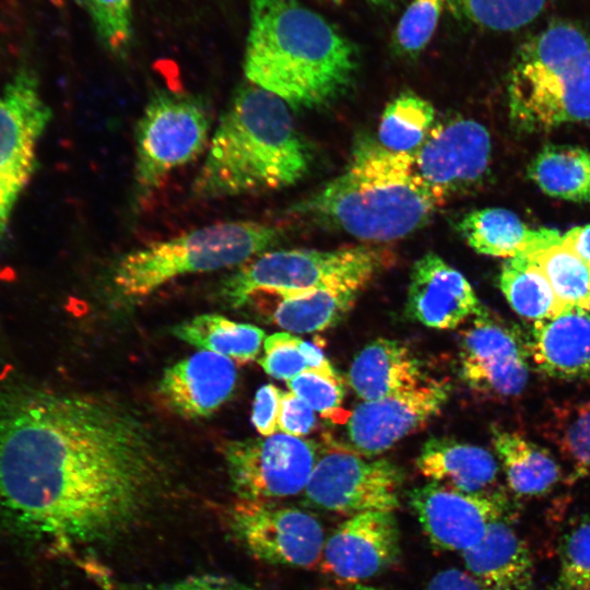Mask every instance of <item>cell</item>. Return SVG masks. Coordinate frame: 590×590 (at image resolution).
I'll use <instances>...</instances> for the list:
<instances>
[{"instance_id":"obj_21","label":"cell","mask_w":590,"mask_h":590,"mask_svg":"<svg viewBox=\"0 0 590 590\" xmlns=\"http://www.w3.org/2000/svg\"><path fill=\"white\" fill-rule=\"evenodd\" d=\"M462 558L484 590L534 588L529 548L502 519L491 523L481 541L462 552Z\"/></svg>"},{"instance_id":"obj_40","label":"cell","mask_w":590,"mask_h":590,"mask_svg":"<svg viewBox=\"0 0 590 590\" xmlns=\"http://www.w3.org/2000/svg\"><path fill=\"white\" fill-rule=\"evenodd\" d=\"M316 425L315 411L292 391L282 392L279 412V430L302 438Z\"/></svg>"},{"instance_id":"obj_29","label":"cell","mask_w":590,"mask_h":590,"mask_svg":"<svg viewBox=\"0 0 590 590\" xmlns=\"http://www.w3.org/2000/svg\"><path fill=\"white\" fill-rule=\"evenodd\" d=\"M499 286L511 308L522 318L538 321L564 310L544 273L527 255L504 262Z\"/></svg>"},{"instance_id":"obj_7","label":"cell","mask_w":590,"mask_h":590,"mask_svg":"<svg viewBox=\"0 0 590 590\" xmlns=\"http://www.w3.org/2000/svg\"><path fill=\"white\" fill-rule=\"evenodd\" d=\"M211 125L209 103L200 95L165 88L151 95L135 125L134 208L172 170L190 163L208 148Z\"/></svg>"},{"instance_id":"obj_26","label":"cell","mask_w":590,"mask_h":590,"mask_svg":"<svg viewBox=\"0 0 590 590\" xmlns=\"http://www.w3.org/2000/svg\"><path fill=\"white\" fill-rule=\"evenodd\" d=\"M492 439L509 487L518 495L548 492L559 480L560 469L552 455L521 435L494 427Z\"/></svg>"},{"instance_id":"obj_35","label":"cell","mask_w":590,"mask_h":590,"mask_svg":"<svg viewBox=\"0 0 590 590\" xmlns=\"http://www.w3.org/2000/svg\"><path fill=\"white\" fill-rule=\"evenodd\" d=\"M96 38L113 57L125 59L133 45L132 0H83Z\"/></svg>"},{"instance_id":"obj_5","label":"cell","mask_w":590,"mask_h":590,"mask_svg":"<svg viewBox=\"0 0 590 590\" xmlns=\"http://www.w3.org/2000/svg\"><path fill=\"white\" fill-rule=\"evenodd\" d=\"M281 232L253 221L203 226L126 252L113 267L111 284L123 298H144L180 275L243 264L273 246Z\"/></svg>"},{"instance_id":"obj_22","label":"cell","mask_w":590,"mask_h":590,"mask_svg":"<svg viewBox=\"0 0 590 590\" xmlns=\"http://www.w3.org/2000/svg\"><path fill=\"white\" fill-rule=\"evenodd\" d=\"M415 464L430 482L469 494L489 493L498 475V464L488 450L450 437L428 438Z\"/></svg>"},{"instance_id":"obj_13","label":"cell","mask_w":590,"mask_h":590,"mask_svg":"<svg viewBox=\"0 0 590 590\" xmlns=\"http://www.w3.org/2000/svg\"><path fill=\"white\" fill-rule=\"evenodd\" d=\"M528 353L520 332L483 308L461 333L460 377L483 396H518L528 381Z\"/></svg>"},{"instance_id":"obj_45","label":"cell","mask_w":590,"mask_h":590,"mask_svg":"<svg viewBox=\"0 0 590 590\" xmlns=\"http://www.w3.org/2000/svg\"><path fill=\"white\" fill-rule=\"evenodd\" d=\"M350 590H385V589L374 587V586L363 585V583H356Z\"/></svg>"},{"instance_id":"obj_39","label":"cell","mask_w":590,"mask_h":590,"mask_svg":"<svg viewBox=\"0 0 590 590\" xmlns=\"http://www.w3.org/2000/svg\"><path fill=\"white\" fill-rule=\"evenodd\" d=\"M557 588L590 589V519L575 524L562 540Z\"/></svg>"},{"instance_id":"obj_42","label":"cell","mask_w":590,"mask_h":590,"mask_svg":"<svg viewBox=\"0 0 590 590\" xmlns=\"http://www.w3.org/2000/svg\"><path fill=\"white\" fill-rule=\"evenodd\" d=\"M137 590H256L233 578L216 575L189 576L175 581L146 585Z\"/></svg>"},{"instance_id":"obj_38","label":"cell","mask_w":590,"mask_h":590,"mask_svg":"<svg viewBox=\"0 0 590 590\" xmlns=\"http://www.w3.org/2000/svg\"><path fill=\"white\" fill-rule=\"evenodd\" d=\"M287 386L322 417L337 424L349 421L351 413L342 409L344 391L341 378L306 370L288 380Z\"/></svg>"},{"instance_id":"obj_33","label":"cell","mask_w":590,"mask_h":590,"mask_svg":"<svg viewBox=\"0 0 590 590\" xmlns=\"http://www.w3.org/2000/svg\"><path fill=\"white\" fill-rule=\"evenodd\" d=\"M263 351L259 363L273 378L288 381L306 370L340 378L317 345L291 332H275L268 335L263 342Z\"/></svg>"},{"instance_id":"obj_37","label":"cell","mask_w":590,"mask_h":590,"mask_svg":"<svg viewBox=\"0 0 590 590\" xmlns=\"http://www.w3.org/2000/svg\"><path fill=\"white\" fill-rule=\"evenodd\" d=\"M447 0H413L400 19L393 34L396 50L416 57L429 43Z\"/></svg>"},{"instance_id":"obj_41","label":"cell","mask_w":590,"mask_h":590,"mask_svg":"<svg viewBox=\"0 0 590 590\" xmlns=\"http://www.w3.org/2000/svg\"><path fill=\"white\" fill-rule=\"evenodd\" d=\"M281 396L282 391L272 384L263 385L256 392L251 422L263 437L272 436L279 430Z\"/></svg>"},{"instance_id":"obj_31","label":"cell","mask_w":590,"mask_h":590,"mask_svg":"<svg viewBox=\"0 0 590 590\" xmlns=\"http://www.w3.org/2000/svg\"><path fill=\"white\" fill-rule=\"evenodd\" d=\"M523 255L542 270L564 310L590 311V266L565 247L562 238Z\"/></svg>"},{"instance_id":"obj_18","label":"cell","mask_w":590,"mask_h":590,"mask_svg":"<svg viewBox=\"0 0 590 590\" xmlns=\"http://www.w3.org/2000/svg\"><path fill=\"white\" fill-rule=\"evenodd\" d=\"M483 309L465 276L435 252L413 264L405 315L438 330L455 329Z\"/></svg>"},{"instance_id":"obj_47","label":"cell","mask_w":590,"mask_h":590,"mask_svg":"<svg viewBox=\"0 0 590 590\" xmlns=\"http://www.w3.org/2000/svg\"><path fill=\"white\" fill-rule=\"evenodd\" d=\"M587 590H590V589H587Z\"/></svg>"},{"instance_id":"obj_9","label":"cell","mask_w":590,"mask_h":590,"mask_svg":"<svg viewBox=\"0 0 590 590\" xmlns=\"http://www.w3.org/2000/svg\"><path fill=\"white\" fill-rule=\"evenodd\" d=\"M402 483V470L394 462L335 446L318 458L304 496L309 506L341 515L392 512L399 507Z\"/></svg>"},{"instance_id":"obj_12","label":"cell","mask_w":590,"mask_h":590,"mask_svg":"<svg viewBox=\"0 0 590 590\" xmlns=\"http://www.w3.org/2000/svg\"><path fill=\"white\" fill-rule=\"evenodd\" d=\"M227 528L243 548L266 563L310 568L321 559L322 527L299 508L238 500L228 511Z\"/></svg>"},{"instance_id":"obj_44","label":"cell","mask_w":590,"mask_h":590,"mask_svg":"<svg viewBox=\"0 0 590 590\" xmlns=\"http://www.w3.org/2000/svg\"><path fill=\"white\" fill-rule=\"evenodd\" d=\"M562 243L590 266V224L569 229L562 236Z\"/></svg>"},{"instance_id":"obj_32","label":"cell","mask_w":590,"mask_h":590,"mask_svg":"<svg viewBox=\"0 0 590 590\" xmlns=\"http://www.w3.org/2000/svg\"><path fill=\"white\" fill-rule=\"evenodd\" d=\"M590 51V35L568 22L550 24L524 43L514 69L540 70L570 61Z\"/></svg>"},{"instance_id":"obj_30","label":"cell","mask_w":590,"mask_h":590,"mask_svg":"<svg viewBox=\"0 0 590 590\" xmlns=\"http://www.w3.org/2000/svg\"><path fill=\"white\" fill-rule=\"evenodd\" d=\"M435 108L425 98L403 92L385 107L378 127L379 144L394 152L413 155L434 126Z\"/></svg>"},{"instance_id":"obj_6","label":"cell","mask_w":590,"mask_h":590,"mask_svg":"<svg viewBox=\"0 0 590 590\" xmlns=\"http://www.w3.org/2000/svg\"><path fill=\"white\" fill-rule=\"evenodd\" d=\"M385 256L366 246L335 250H276L266 252L226 278L223 299L241 307L258 292H303L362 288L384 267Z\"/></svg>"},{"instance_id":"obj_19","label":"cell","mask_w":590,"mask_h":590,"mask_svg":"<svg viewBox=\"0 0 590 590\" xmlns=\"http://www.w3.org/2000/svg\"><path fill=\"white\" fill-rule=\"evenodd\" d=\"M236 378L232 359L200 351L168 367L158 392L178 414L187 418L205 417L229 399Z\"/></svg>"},{"instance_id":"obj_1","label":"cell","mask_w":590,"mask_h":590,"mask_svg":"<svg viewBox=\"0 0 590 590\" xmlns=\"http://www.w3.org/2000/svg\"><path fill=\"white\" fill-rule=\"evenodd\" d=\"M156 476L133 416L99 398L0 380V507L59 545L99 546L135 524Z\"/></svg>"},{"instance_id":"obj_8","label":"cell","mask_w":590,"mask_h":590,"mask_svg":"<svg viewBox=\"0 0 590 590\" xmlns=\"http://www.w3.org/2000/svg\"><path fill=\"white\" fill-rule=\"evenodd\" d=\"M50 119L35 73L20 68L0 92V249L16 202L35 172L38 143Z\"/></svg>"},{"instance_id":"obj_46","label":"cell","mask_w":590,"mask_h":590,"mask_svg":"<svg viewBox=\"0 0 590 590\" xmlns=\"http://www.w3.org/2000/svg\"><path fill=\"white\" fill-rule=\"evenodd\" d=\"M369 2L376 3V4H384L387 2H390L392 0H368Z\"/></svg>"},{"instance_id":"obj_3","label":"cell","mask_w":590,"mask_h":590,"mask_svg":"<svg viewBox=\"0 0 590 590\" xmlns=\"http://www.w3.org/2000/svg\"><path fill=\"white\" fill-rule=\"evenodd\" d=\"M287 104L249 81L234 91L193 178L198 199L275 190L303 179L311 151Z\"/></svg>"},{"instance_id":"obj_17","label":"cell","mask_w":590,"mask_h":590,"mask_svg":"<svg viewBox=\"0 0 590 590\" xmlns=\"http://www.w3.org/2000/svg\"><path fill=\"white\" fill-rule=\"evenodd\" d=\"M400 556V536L390 511L351 516L324 542L322 570L334 579L358 583L379 575Z\"/></svg>"},{"instance_id":"obj_16","label":"cell","mask_w":590,"mask_h":590,"mask_svg":"<svg viewBox=\"0 0 590 590\" xmlns=\"http://www.w3.org/2000/svg\"><path fill=\"white\" fill-rule=\"evenodd\" d=\"M409 503L429 542L445 551L463 552L479 543L504 514L497 494H469L435 482L413 488Z\"/></svg>"},{"instance_id":"obj_2","label":"cell","mask_w":590,"mask_h":590,"mask_svg":"<svg viewBox=\"0 0 590 590\" xmlns=\"http://www.w3.org/2000/svg\"><path fill=\"white\" fill-rule=\"evenodd\" d=\"M248 4L247 81L294 110L324 108L345 95L358 69L351 40L299 0Z\"/></svg>"},{"instance_id":"obj_20","label":"cell","mask_w":590,"mask_h":590,"mask_svg":"<svg viewBox=\"0 0 590 590\" xmlns=\"http://www.w3.org/2000/svg\"><path fill=\"white\" fill-rule=\"evenodd\" d=\"M528 346L544 374L590 380V311L571 308L534 321Z\"/></svg>"},{"instance_id":"obj_14","label":"cell","mask_w":590,"mask_h":590,"mask_svg":"<svg viewBox=\"0 0 590 590\" xmlns=\"http://www.w3.org/2000/svg\"><path fill=\"white\" fill-rule=\"evenodd\" d=\"M413 160L420 177L445 202L484 179L491 162L489 133L473 119L447 118L433 126Z\"/></svg>"},{"instance_id":"obj_43","label":"cell","mask_w":590,"mask_h":590,"mask_svg":"<svg viewBox=\"0 0 590 590\" xmlns=\"http://www.w3.org/2000/svg\"><path fill=\"white\" fill-rule=\"evenodd\" d=\"M426 590H484L469 573L457 568L438 571L428 582Z\"/></svg>"},{"instance_id":"obj_27","label":"cell","mask_w":590,"mask_h":590,"mask_svg":"<svg viewBox=\"0 0 590 590\" xmlns=\"http://www.w3.org/2000/svg\"><path fill=\"white\" fill-rule=\"evenodd\" d=\"M179 340L239 363L256 359L266 339L263 330L217 314H203L173 328Z\"/></svg>"},{"instance_id":"obj_10","label":"cell","mask_w":590,"mask_h":590,"mask_svg":"<svg viewBox=\"0 0 590 590\" xmlns=\"http://www.w3.org/2000/svg\"><path fill=\"white\" fill-rule=\"evenodd\" d=\"M224 457L239 500L272 503L304 492L318 460L312 440L286 434L233 440Z\"/></svg>"},{"instance_id":"obj_36","label":"cell","mask_w":590,"mask_h":590,"mask_svg":"<svg viewBox=\"0 0 590 590\" xmlns=\"http://www.w3.org/2000/svg\"><path fill=\"white\" fill-rule=\"evenodd\" d=\"M550 426L555 444L575 470L590 473V402L555 410Z\"/></svg>"},{"instance_id":"obj_25","label":"cell","mask_w":590,"mask_h":590,"mask_svg":"<svg viewBox=\"0 0 590 590\" xmlns=\"http://www.w3.org/2000/svg\"><path fill=\"white\" fill-rule=\"evenodd\" d=\"M361 291L326 288L303 292L269 293L279 297L272 321L295 333H312L333 327L352 309Z\"/></svg>"},{"instance_id":"obj_4","label":"cell","mask_w":590,"mask_h":590,"mask_svg":"<svg viewBox=\"0 0 590 590\" xmlns=\"http://www.w3.org/2000/svg\"><path fill=\"white\" fill-rule=\"evenodd\" d=\"M444 203L415 170L413 155L362 138L346 169L291 212L359 239L391 241L422 228Z\"/></svg>"},{"instance_id":"obj_24","label":"cell","mask_w":590,"mask_h":590,"mask_svg":"<svg viewBox=\"0 0 590 590\" xmlns=\"http://www.w3.org/2000/svg\"><path fill=\"white\" fill-rule=\"evenodd\" d=\"M458 231L476 252L500 258L528 253L562 238L555 229H531L515 213L500 208L467 213L458 222Z\"/></svg>"},{"instance_id":"obj_28","label":"cell","mask_w":590,"mask_h":590,"mask_svg":"<svg viewBox=\"0 0 590 590\" xmlns=\"http://www.w3.org/2000/svg\"><path fill=\"white\" fill-rule=\"evenodd\" d=\"M529 178L546 194L590 203V152L571 145H546L531 161Z\"/></svg>"},{"instance_id":"obj_11","label":"cell","mask_w":590,"mask_h":590,"mask_svg":"<svg viewBox=\"0 0 590 590\" xmlns=\"http://www.w3.org/2000/svg\"><path fill=\"white\" fill-rule=\"evenodd\" d=\"M508 104L512 125L524 132L590 119V51L552 68H512Z\"/></svg>"},{"instance_id":"obj_15","label":"cell","mask_w":590,"mask_h":590,"mask_svg":"<svg viewBox=\"0 0 590 590\" xmlns=\"http://www.w3.org/2000/svg\"><path fill=\"white\" fill-rule=\"evenodd\" d=\"M450 387L429 380L377 400L364 401L346 422L350 447L365 456H377L438 415L449 399Z\"/></svg>"},{"instance_id":"obj_23","label":"cell","mask_w":590,"mask_h":590,"mask_svg":"<svg viewBox=\"0 0 590 590\" xmlns=\"http://www.w3.org/2000/svg\"><path fill=\"white\" fill-rule=\"evenodd\" d=\"M423 382L420 361L404 344L379 338L353 359L349 384L364 401L377 400Z\"/></svg>"},{"instance_id":"obj_34","label":"cell","mask_w":590,"mask_h":590,"mask_svg":"<svg viewBox=\"0 0 590 590\" xmlns=\"http://www.w3.org/2000/svg\"><path fill=\"white\" fill-rule=\"evenodd\" d=\"M547 0H447L455 13L487 30L516 31L531 23Z\"/></svg>"}]
</instances>
